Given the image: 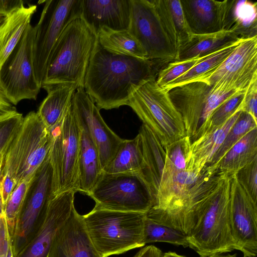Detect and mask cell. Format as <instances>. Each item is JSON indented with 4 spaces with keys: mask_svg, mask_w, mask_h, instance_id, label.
Returning <instances> with one entry per match:
<instances>
[{
    "mask_svg": "<svg viewBox=\"0 0 257 257\" xmlns=\"http://www.w3.org/2000/svg\"><path fill=\"white\" fill-rule=\"evenodd\" d=\"M242 40L239 39L210 54L190 70L162 88L168 90L206 77L219 67Z\"/></svg>",
    "mask_w": 257,
    "mask_h": 257,
    "instance_id": "obj_31",
    "label": "cell"
},
{
    "mask_svg": "<svg viewBox=\"0 0 257 257\" xmlns=\"http://www.w3.org/2000/svg\"><path fill=\"white\" fill-rule=\"evenodd\" d=\"M40 18L34 27L33 44L34 70L41 88L57 41L67 25L80 18L81 0L43 1Z\"/></svg>",
    "mask_w": 257,
    "mask_h": 257,
    "instance_id": "obj_9",
    "label": "cell"
},
{
    "mask_svg": "<svg viewBox=\"0 0 257 257\" xmlns=\"http://www.w3.org/2000/svg\"><path fill=\"white\" fill-rule=\"evenodd\" d=\"M232 175L220 172L203 174L193 188L195 220L187 238L189 247L200 257L238 250L230 220Z\"/></svg>",
    "mask_w": 257,
    "mask_h": 257,
    "instance_id": "obj_1",
    "label": "cell"
},
{
    "mask_svg": "<svg viewBox=\"0 0 257 257\" xmlns=\"http://www.w3.org/2000/svg\"><path fill=\"white\" fill-rule=\"evenodd\" d=\"M54 196L53 170L48 158L33 178L11 236L14 257H16L32 239Z\"/></svg>",
    "mask_w": 257,
    "mask_h": 257,
    "instance_id": "obj_11",
    "label": "cell"
},
{
    "mask_svg": "<svg viewBox=\"0 0 257 257\" xmlns=\"http://www.w3.org/2000/svg\"><path fill=\"white\" fill-rule=\"evenodd\" d=\"M239 39L232 31L225 30L210 34H193L179 50L176 60L207 55Z\"/></svg>",
    "mask_w": 257,
    "mask_h": 257,
    "instance_id": "obj_26",
    "label": "cell"
},
{
    "mask_svg": "<svg viewBox=\"0 0 257 257\" xmlns=\"http://www.w3.org/2000/svg\"><path fill=\"white\" fill-rule=\"evenodd\" d=\"M0 257H14L11 235L5 215L0 216Z\"/></svg>",
    "mask_w": 257,
    "mask_h": 257,
    "instance_id": "obj_42",
    "label": "cell"
},
{
    "mask_svg": "<svg viewBox=\"0 0 257 257\" xmlns=\"http://www.w3.org/2000/svg\"><path fill=\"white\" fill-rule=\"evenodd\" d=\"M155 76L143 80L132 92L127 105L150 128L164 148L186 136L182 116L168 91L156 82Z\"/></svg>",
    "mask_w": 257,
    "mask_h": 257,
    "instance_id": "obj_6",
    "label": "cell"
},
{
    "mask_svg": "<svg viewBox=\"0 0 257 257\" xmlns=\"http://www.w3.org/2000/svg\"><path fill=\"white\" fill-rule=\"evenodd\" d=\"M241 107L242 111L249 114L257 121V79L253 80L246 90Z\"/></svg>",
    "mask_w": 257,
    "mask_h": 257,
    "instance_id": "obj_41",
    "label": "cell"
},
{
    "mask_svg": "<svg viewBox=\"0 0 257 257\" xmlns=\"http://www.w3.org/2000/svg\"><path fill=\"white\" fill-rule=\"evenodd\" d=\"M245 91H236L213 111L207 122L201 137L220 127L235 112L241 110V104Z\"/></svg>",
    "mask_w": 257,
    "mask_h": 257,
    "instance_id": "obj_35",
    "label": "cell"
},
{
    "mask_svg": "<svg viewBox=\"0 0 257 257\" xmlns=\"http://www.w3.org/2000/svg\"><path fill=\"white\" fill-rule=\"evenodd\" d=\"M34 27L30 24L0 69V83L14 105L36 100L41 87L34 74L33 44Z\"/></svg>",
    "mask_w": 257,
    "mask_h": 257,
    "instance_id": "obj_10",
    "label": "cell"
},
{
    "mask_svg": "<svg viewBox=\"0 0 257 257\" xmlns=\"http://www.w3.org/2000/svg\"><path fill=\"white\" fill-rule=\"evenodd\" d=\"M128 32L140 43L150 60H176V54L154 0H131Z\"/></svg>",
    "mask_w": 257,
    "mask_h": 257,
    "instance_id": "obj_12",
    "label": "cell"
},
{
    "mask_svg": "<svg viewBox=\"0 0 257 257\" xmlns=\"http://www.w3.org/2000/svg\"><path fill=\"white\" fill-rule=\"evenodd\" d=\"M23 118L22 114L16 111L0 119V155L7 150Z\"/></svg>",
    "mask_w": 257,
    "mask_h": 257,
    "instance_id": "obj_38",
    "label": "cell"
},
{
    "mask_svg": "<svg viewBox=\"0 0 257 257\" xmlns=\"http://www.w3.org/2000/svg\"><path fill=\"white\" fill-rule=\"evenodd\" d=\"M76 89L71 85H58L45 89L47 95L37 112L49 130L61 121L71 104Z\"/></svg>",
    "mask_w": 257,
    "mask_h": 257,
    "instance_id": "obj_25",
    "label": "cell"
},
{
    "mask_svg": "<svg viewBox=\"0 0 257 257\" xmlns=\"http://www.w3.org/2000/svg\"><path fill=\"white\" fill-rule=\"evenodd\" d=\"M144 242L148 243L164 242L184 247H189L187 235L182 231L157 223L146 216L144 222Z\"/></svg>",
    "mask_w": 257,
    "mask_h": 257,
    "instance_id": "obj_33",
    "label": "cell"
},
{
    "mask_svg": "<svg viewBox=\"0 0 257 257\" xmlns=\"http://www.w3.org/2000/svg\"><path fill=\"white\" fill-rule=\"evenodd\" d=\"M33 178L24 180L16 186L4 207V214L11 236L15 230Z\"/></svg>",
    "mask_w": 257,
    "mask_h": 257,
    "instance_id": "obj_36",
    "label": "cell"
},
{
    "mask_svg": "<svg viewBox=\"0 0 257 257\" xmlns=\"http://www.w3.org/2000/svg\"><path fill=\"white\" fill-rule=\"evenodd\" d=\"M97 36L80 18L70 23L53 51L41 88L71 85L84 88L89 61Z\"/></svg>",
    "mask_w": 257,
    "mask_h": 257,
    "instance_id": "obj_3",
    "label": "cell"
},
{
    "mask_svg": "<svg viewBox=\"0 0 257 257\" xmlns=\"http://www.w3.org/2000/svg\"><path fill=\"white\" fill-rule=\"evenodd\" d=\"M72 105L80 128L88 133L96 148L103 170L112 160L123 139L106 124L84 88L76 90Z\"/></svg>",
    "mask_w": 257,
    "mask_h": 257,
    "instance_id": "obj_13",
    "label": "cell"
},
{
    "mask_svg": "<svg viewBox=\"0 0 257 257\" xmlns=\"http://www.w3.org/2000/svg\"><path fill=\"white\" fill-rule=\"evenodd\" d=\"M97 39L99 44L109 51L148 60L144 49L128 30L113 31L103 28L98 32Z\"/></svg>",
    "mask_w": 257,
    "mask_h": 257,
    "instance_id": "obj_30",
    "label": "cell"
},
{
    "mask_svg": "<svg viewBox=\"0 0 257 257\" xmlns=\"http://www.w3.org/2000/svg\"><path fill=\"white\" fill-rule=\"evenodd\" d=\"M15 106L8 97L0 83V119L16 111Z\"/></svg>",
    "mask_w": 257,
    "mask_h": 257,
    "instance_id": "obj_44",
    "label": "cell"
},
{
    "mask_svg": "<svg viewBox=\"0 0 257 257\" xmlns=\"http://www.w3.org/2000/svg\"><path fill=\"white\" fill-rule=\"evenodd\" d=\"M255 128H257V121L249 114L241 111L210 162L205 167L215 165L237 142Z\"/></svg>",
    "mask_w": 257,
    "mask_h": 257,
    "instance_id": "obj_34",
    "label": "cell"
},
{
    "mask_svg": "<svg viewBox=\"0 0 257 257\" xmlns=\"http://www.w3.org/2000/svg\"><path fill=\"white\" fill-rule=\"evenodd\" d=\"M49 131L52 137L49 160L53 170V195L77 192L81 129L72 101L60 123Z\"/></svg>",
    "mask_w": 257,
    "mask_h": 257,
    "instance_id": "obj_7",
    "label": "cell"
},
{
    "mask_svg": "<svg viewBox=\"0 0 257 257\" xmlns=\"http://www.w3.org/2000/svg\"><path fill=\"white\" fill-rule=\"evenodd\" d=\"M167 2L178 35L180 50L190 39L193 34L186 20L181 1L167 0Z\"/></svg>",
    "mask_w": 257,
    "mask_h": 257,
    "instance_id": "obj_39",
    "label": "cell"
},
{
    "mask_svg": "<svg viewBox=\"0 0 257 257\" xmlns=\"http://www.w3.org/2000/svg\"><path fill=\"white\" fill-rule=\"evenodd\" d=\"M152 60L115 53L103 48L98 39L85 75L84 89L100 110L127 105L133 90L155 76Z\"/></svg>",
    "mask_w": 257,
    "mask_h": 257,
    "instance_id": "obj_2",
    "label": "cell"
},
{
    "mask_svg": "<svg viewBox=\"0 0 257 257\" xmlns=\"http://www.w3.org/2000/svg\"><path fill=\"white\" fill-rule=\"evenodd\" d=\"M131 0H81V18L97 36L105 28L113 31L127 30Z\"/></svg>",
    "mask_w": 257,
    "mask_h": 257,
    "instance_id": "obj_18",
    "label": "cell"
},
{
    "mask_svg": "<svg viewBox=\"0 0 257 257\" xmlns=\"http://www.w3.org/2000/svg\"><path fill=\"white\" fill-rule=\"evenodd\" d=\"M256 158L257 128L247 133L215 165L205 167L203 171L206 175H212L216 172L233 175Z\"/></svg>",
    "mask_w": 257,
    "mask_h": 257,
    "instance_id": "obj_21",
    "label": "cell"
},
{
    "mask_svg": "<svg viewBox=\"0 0 257 257\" xmlns=\"http://www.w3.org/2000/svg\"><path fill=\"white\" fill-rule=\"evenodd\" d=\"M87 195L95 201V207L108 210L145 213L153 205L150 191L139 173L102 171Z\"/></svg>",
    "mask_w": 257,
    "mask_h": 257,
    "instance_id": "obj_8",
    "label": "cell"
},
{
    "mask_svg": "<svg viewBox=\"0 0 257 257\" xmlns=\"http://www.w3.org/2000/svg\"><path fill=\"white\" fill-rule=\"evenodd\" d=\"M23 5L21 0H0V16L6 17Z\"/></svg>",
    "mask_w": 257,
    "mask_h": 257,
    "instance_id": "obj_45",
    "label": "cell"
},
{
    "mask_svg": "<svg viewBox=\"0 0 257 257\" xmlns=\"http://www.w3.org/2000/svg\"><path fill=\"white\" fill-rule=\"evenodd\" d=\"M236 178L251 197L257 202V158L235 174Z\"/></svg>",
    "mask_w": 257,
    "mask_h": 257,
    "instance_id": "obj_40",
    "label": "cell"
},
{
    "mask_svg": "<svg viewBox=\"0 0 257 257\" xmlns=\"http://www.w3.org/2000/svg\"><path fill=\"white\" fill-rule=\"evenodd\" d=\"M6 152V151L4 152V153H3L0 155V175H1V173L2 167H3V163H4V158H5V155ZM4 215H5V214H4V206H3V202H2V197H1V192H0V216H3Z\"/></svg>",
    "mask_w": 257,
    "mask_h": 257,
    "instance_id": "obj_47",
    "label": "cell"
},
{
    "mask_svg": "<svg viewBox=\"0 0 257 257\" xmlns=\"http://www.w3.org/2000/svg\"><path fill=\"white\" fill-rule=\"evenodd\" d=\"M102 171L96 148L88 133L81 129L77 191L87 194Z\"/></svg>",
    "mask_w": 257,
    "mask_h": 257,
    "instance_id": "obj_27",
    "label": "cell"
},
{
    "mask_svg": "<svg viewBox=\"0 0 257 257\" xmlns=\"http://www.w3.org/2000/svg\"><path fill=\"white\" fill-rule=\"evenodd\" d=\"M183 12L194 34H205L225 30L232 0L180 1Z\"/></svg>",
    "mask_w": 257,
    "mask_h": 257,
    "instance_id": "obj_19",
    "label": "cell"
},
{
    "mask_svg": "<svg viewBox=\"0 0 257 257\" xmlns=\"http://www.w3.org/2000/svg\"><path fill=\"white\" fill-rule=\"evenodd\" d=\"M36 10V5H23L5 17L0 23V69L31 24Z\"/></svg>",
    "mask_w": 257,
    "mask_h": 257,
    "instance_id": "obj_22",
    "label": "cell"
},
{
    "mask_svg": "<svg viewBox=\"0 0 257 257\" xmlns=\"http://www.w3.org/2000/svg\"><path fill=\"white\" fill-rule=\"evenodd\" d=\"M225 30L232 31L241 39L257 36V3L232 0Z\"/></svg>",
    "mask_w": 257,
    "mask_h": 257,
    "instance_id": "obj_28",
    "label": "cell"
},
{
    "mask_svg": "<svg viewBox=\"0 0 257 257\" xmlns=\"http://www.w3.org/2000/svg\"><path fill=\"white\" fill-rule=\"evenodd\" d=\"M16 186L15 180L9 175H0V192L4 208Z\"/></svg>",
    "mask_w": 257,
    "mask_h": 257,
    "instance_id": "obj_43",
    "label": "cell"
},
{
    "mask_svg": "<svg viewBox=\"0 0 257 257\" xmlns=\"http://www.w3.org/2000/svg\"><path fill=\"white\" fill-rule=\"evenodd\" d=\"M73 191L54 196L27 245L16 257H47L54 237L74 206Z\"/></svg>",
    "mask_w": 257,
    "mask_h": 257,
    "instance_id": "obj_15",
    "label": "cell"
},
{
    "mask_svg": "<svg viewBox=\"0 0 257 257\" xmlns=\"http://www.w3.org/2000/svg\"><path fill=\"white\" fill-rule=\"evenodd\" d=\"M47 257H101L91 241L82 215L75 206L56 233Z\"/></svg>",
    "mask_w": 257,
    "mask_h": 257,
    "instance_id": "obj_17",
    "label": "cell"
},
{
    "mask_svg": "<svg viewBox=\"0 0 257 257\" xmlns=\"http://www.w3.org/2000/svg\"><path fill=\"white\" fill-rule=\"evenodd\" d=\"M243 257H248V256H243ZM251 257H256V256H251Z\"/></svg>",
    "mask_w": 257,
    "mask_h": 257,
    "instance_id": "obj_51",
    "label": "cell"
},
{
    "mask_svg": "<svg viewBox=\"0 0 257 257\" xmlns=\"http://www.w3.org/2000/svg\"><path fill=\"white\" fill-rule=\"evenodd\" d=\"M209 54L188 59L170 62L167 66L159 71L158 77L156 79L157 83L161 88L164 87L168 84L190 70Z\"/></svg>",
    "mask_w": 257,
    "mask_h": 257,
    "instance_id": "obj_37",
    "label": "cell"
},
{
    "mask_svg": "<svg viewBox=\"0 0 257 257\" xmlns=\"http://www.w3.org/2000/svg\"><path fill=\"white\" fill-rule=\"evenodd\" d=\"M162 257H186L185 256L177 254L175 252L168 251L163 254Z\"/></svg>",
    "mask_w": 257,
    "mask_h": 257,
    "instance_id": "obj_48",
    "label": "cell"
},
{
    "mask_svg": "<svg viewBox=\"0 0 257 257\" xmlns=\"http://www.w3.org/2000/svg\"><path fill=\"white\" fill-rule=\"evenodd\" d=\"M230 220L233 235L243 256H256L257 205L238 181L232 176Z\"/></svg>",
    "mask_w": 257,
    "mask_h": 257,
    "instance_id": "obj_14",
    "label": "cell"
},
{
    "mask_svg": "<svg viewBox=\"0 0 257 257\" xmlns=\"http://www.w3.org/2000/svg\"><path fill=\"white\" fill-rule=\"evenodd\" d=\"M139 134L143 151V165L141 174L150 191L153 205L163 175L166 152L158 138L146 125L143 123Z\"/></svg>",
    "mask_w": 257,
    "mask_h": 257,
    "instance_id": "obj_20",
    "label": "cell"
},
{
    "mask_svg": "<svg viewBox=\"0 0 257 257\" xmlns=\"http://www.w3.org/2000/svg\"><path fill=\"white\" fill-rule=\"evenodd\" d=\"M146 212H125L94 206L83 220L91 241L101 257L144 246Z\"/></svg>",
    "mask_w": 257,
    "mask_h": 257,
    "instance_id": "obj_4",
    "label": "cell"
},
{
    "mask_svg": "<svg viewBox=\"0 0 257 257\" xmlns=\"http://www.w3.org/2000/svg\"><path fill=\"white\" fill-rule=\"evenodd\" d=\"M257 60V36L243 39L214 71L199 81L210 85L238 73Z\"/></svg>",
    "mask_w": 257,
    "mask_h": 257,
    "instance_id": "obj_23",
    "label": "cell"
},
{
    "mask_svg": "<svg viewBox=\"0 0 257 257\" xmlns=\"http://www.w3.org/2000/svg\"><path fill=\"white\" fill-rule=\"evenodd\" d=\"M191 145L190 139L185 136L164 148L166 158L163 174L193 170L190 167Z\"/></svg>",
    "mask_w": 257,
    "mask_h": 257,
    "instance_id": "obj_32",
    "label": "cell"
},
{
    "mask_svg": "<svg viewBox=\"0 0 257 257\" xmlns=\"http://www.w3.org/2000/svg\"><path fill=\"white\" fill-rule=\"evenodd\" d=\"M52 137L37 112L24 117L5 155L1 175L8 174L17 186L33 178L48 159Z\"/></svg>",
    "mask_w": 257,
    "mask_h": 257,
    "instance_id": "obj_5",
    "label": "cell"
},
{
    "mask_svg": "<svg viewBox=\"0 0 257 257\" xmlns=\"http://www.w3.org/2000/svg\"><path fill=\"white\" fill-rule=\"evenodd\" d=\"M162 251L156 246L147 245L140 249L133 257H162Z\"/></svg>",
    "mask_w": 257,
    "mask_h": 257,
    "instance_id": "obj_46",
    "label": "cell"
},
{
    "mask_svg": "<svg viewBox=\"0 0 257 257\" xmlns=\"http://www.w3.org/2000/svg\"><path fill=\"white\" fill-rule=\"evenodd\" d=\"M142 165V146L138 134L133 139L123 140L112 160L102 171L111 174H141Z\"/></svg>",
    "mask_w": 257,
    "mask_h": 257,
    "instance_id": "obj_29",
    "label": "cell"
},
{
    "mask_svg": "<svg viewBox=\"0 0 257 257\" xmlns=\"http://www.w3.org/2000/svg\"><path fill=\"white\" fill-rule=\"evenodd\" d=\"M211 87L203 81H196L167 90L182 116L186 136L191 143L202 136L205 125L204 112Z\"/></svg>",
    "mask_w": 257,
    "mask_h": 257,
    "instance_id": "obj_16",
    "label": "cell"
},
{
    "mask_svg": "<svg viewBox=\"0 0 257 257\" xmlns=\"http://www.w3.org/2000/svg\"><path fill=\"white\" fill-rule=\"evenodd\" d=\"M209 257H237V254L234 253L233 254H217L216 255H214Z\"/></svg>",
    "mask_w": 257,
    "mask_h": 257,
    "instance_id": "obj_49",
    "label": "cell"
},
{
    "mask_svg": "<svg viewBox=\"0 0 257 257\" xmlns=\"http://www.w3.org/2000/svg\"><path fill=\"white\" fill-rule=\"evenodd\" d=\"M241 111L237 110L220 127L191 143V168L201 172L209 164Z\"/></svg>",
    "mask_w": 257,
    "mask_h": 257,
    "instance_id": "obj_24",
    "label": "cell"
},
{
    "mask_svg": "<svg viewBox=\"0 0 257 257\" xmlns=\"http://www.w3.org/2000/svg\"><path fill=\"white\" fill-rule=\"evenodd\" d=\"M5 17H4V16H0V23L3 20V19L5 18Z\"/></svg>",
    "mask_w": 257,
    "mask_h": 257,
    "instance_id": "obj_50",
    "label": "cell"
}]
</instances>
